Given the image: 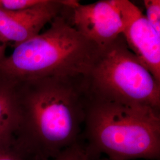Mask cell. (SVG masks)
<instances>
[{
  "mask_svg": "<svg viewBox=\"0 0 160 160\" xmlns=\"http://www.w3.org/2000/svg\"><path fill=\"white\" fill-rule=\"evenodd\" d=\"M14 82L16 138L39 160L53 158L81 139L90 97L87 75Z\"/></svg>",
  "mask_w": 160,
  "mask_h": 160,
  "instance_id": "obj_1",
  "label": "cell"
},
{
  "mask_svg": "<svg viewBox=\"0 0 160 160\" xmlns=\"http://www.w3.org/2000/svg\"><path fill=\"white\" fill-rule=\"evenodd\" d=\"M82 140L96 158L160 159V111L92 94Z\"/></svg>",
  "mask_w": 160,
  "mask_h": 160,
  "instance_id": "obj_2",
  "label": "cell"
},
{
  "mask_svg": "<svg viewBox=\"0 0 160 160\" xmlns=\"http://www.w3.org/2000/svg\"><path fill=\"white\" fill-rule=\"evenodd\" d=\"M77 2L66 7L46 31L14 47L0 62V80L87 75L101 48L72 26L71 8Z\"/></svg>",
  "mask_w": 160,
  "mask_h": 160,
  "instance_id": "obj_3",
  "label": "cell"
},
{
  "mask_svg": "<svg viewBox=\"0 0 160 160\" xmlns=\"http://www.w3.org/2000/svg\"><path fill=\"white\" fill-rule=\"evenodd\" d=\"M87 79L94 96L160 111V82L129 49L122 34L101 49Z\"/></svg>",
  "mask_w": 160,
  "mask_h": 160,
  "instance_id": "obj_4",
  "label": "cell"
},
{
  "mask_svg": "<svg viewBox=\"0 0 160 160\" xmlns=\"http://www.w3.org/2000/svg\"><path fill=\"white\" fill-rule=\"evenodd\" d=\"M123 23L126 45L160 82V34L140 8L128 0H116Z\"/></svg>",
  "mask_w": 160,
  "mask_h": 160,
  "instance_id": "obj_5",
  "label": "cell"
},
{
  "mask_svg": "<svg viewBox=\"0 0 160 160\" xmlns=\"http://www.w3.org/2000/svg\"><path fill=\"white\" fill-rule=\"evenodd\" d=\"M70 18L75 29L101 49L122 35L124 28L116 0L88 4L78 1L71 8Z\"/></svg>",
  "mask_w": 160,
  "mask_h": 160,
  "instance_id": "obj_6",
  "label": "cell"
},
{
  "mask_svg": "<svg viewBox=\"0 0 160 160\" xmlns=\"http://www.w3.org/2000/svg\"><path fill=\"white\" fill-rule=\"evenodd\" d=\"M74 0H41L40 2L23 10H0V35L14 46L40 34L41 30L61 14Z\"/></svg>",
  "mask_w": 160,
  "mask_h": 160,
  "instance_id": "obj_7",
  "label": "cell"
},
{
  "mask_svg": "<svg viewBox=\"0 0 160 160\" xmlns=\"http://www.w3.org/2000/svg\"><path fill=\"white\" fill-rule=\"evenodd\" d=\"M17 122L15 82L0 80V141L16 138Z\"/></svg>",
  "mask_w": 160,
  "mask_h": 160,
  "instance_id": "obj_8",
  "label": "cell"
},
{
  "mask_svg": "<svg viewBox=\"0 0 160 160\" xmlns=\"http://www.w3.org/2000/svg\"><path fill=\"white\" fill-rule=\"evenodd\" d=\"M0 160H39L16 138L0 141Z\"/></svg>",
  "mask_w": 160,
  "mask_h": 160,
  "instance_id": "obj_9",
  "label": "cell"
},
{
  "mask_svg": "<svg viewBox=\"0 0 160 160\" xmlns=\"http://www.w3.org/2000/svg\"><path fill=\"white\" fill-rule=\"evenodd\" d=\"M49 160H97L89 152L84 141L81 139L65 149L53 158Z\"/></svg>",
  "mask_w": 160,
  "mask_h": 160,
  "instance_id": "obj_10",
  "label": "cell"
},
{
  "mask_svg": "<svg viewBox=\"0 0 160 160\" xmlns=\"http://www.w3.org/2000/svg\"><path fill=\"white\" fill-rule=\"evenodd\" d=\"M145 17L157 33L160 34V1L144 0Z\"/></svg>",
  "mask_w": 160,
  "mask_h": 160,
  "instance_id": "obj_11",
  "label": "cell"
},
{
  "mask_svg": "<svg viewBox=\"0 0 160 160\" xmlns=\"http://www.w3.org/2000/svg\"><path fill=\"white\" fill-rule=\"evenodd\" d=\"M41 0H0V10L15 11L34 6Z\"/></svg>",
  "mask_w": 160,
  "mask_h": 160,
  "instance_id": "obj_12",
  "label": "cell"
},
{
  "mask_svg": "<svg viewBox=\"0 0 160 160\" xmlns=\"http://www.w3.org/2000/svg\"><path fill=\"white\" fill-rule=\"evenodd\" d=\"M7 43L0 35V62L6 57V47Z\"/></svg>",
  "mask_w": 160,
  "mask_h": 160,
  "instance_id": "obj_13",
  "label": "cell"
},
{
  "mask_svg": "<svg viewBox=\"0 0 160 160\" xmlns=\"http://www.w3.org/2000/svg\"><path fill=\"white\" fill-rule=\"evenodd\" d=\"M97 160H110L108 159V158H98V159H97Z\"/></svg>",
  "mask_w": 160,
  "mask_h": 160,
  "instance_id": "obj_14",
  "label": "cell"
}]
</instances>
